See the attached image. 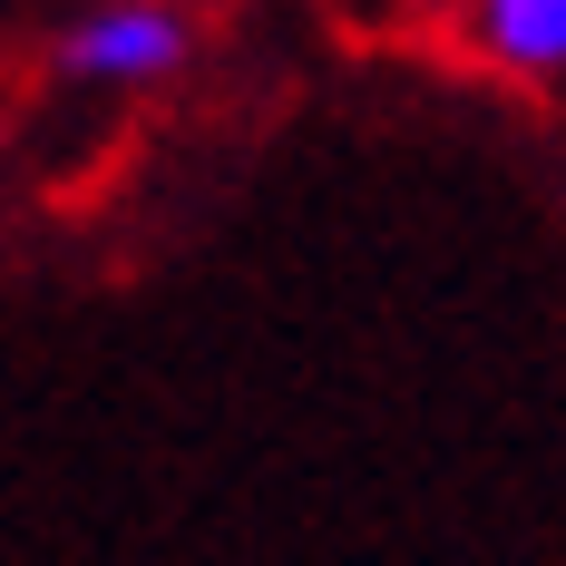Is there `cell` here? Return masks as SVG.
<instances>
[{
	"label": "cell",
	"instance_id": "2",
	"mask_svg": "<svg viewBox=\"0 0 566 566\" xmlns=\"http://www.w3.org/2000/svg\"><path fill=\"white\" fill-rule=\"evenodd\" d=\"M479 40L509 69H566V0H479Z\"/></svg>",
	"mask_w": 566,
	"mask_h": 566
},
{
	"label": "cell",
	"instance_id": "1",
	"mask_svg": "<svg viewBox=\"0 0 566 566\" xmlns=\"http://www.w3.org/2000/svg\"><path fill=\"white\" fill-rule=\"evenodd\" d=\"M186 20L157 10V0H108L88 10L69 40H59V78H98V88H147V78H176L186 69Z\"/></svg>",
	"mask_w": 566,
	"mask_h": 566
}]
</instances>
